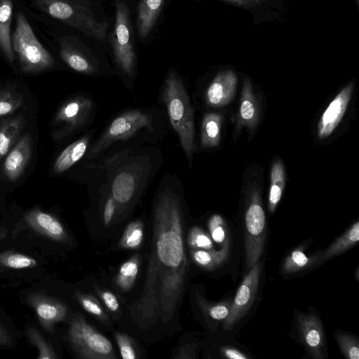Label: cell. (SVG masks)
<instances>
[{
    "label": "cell",
    "instance_id": "cb8c5ba5",
    "mask_svg": "<svg viewBox=\"0 0 359 359\" xmlns=\"http://www.w3.org/2000/svg\"><path fill=\"white\" fill-rule=\"evenodd\" d=\"M222 116L219 114H206L201 128V145L205 148L217 146L220 140Z\"/></svg>",
    "mask_w": 359,
    "mask_h": 359
},
{
    "label": "cell",
    "instance_id": "f1b7e54d",
    "mask_svg": "<svg viewBox=\"0 0 359 359\" xmlns=\"http://www.w3.org/2000/svg\"><path fill=\"white\" fill-rule=\"evenodd\" d=\"M23 104V95L13 88H0V116L13 113Z\"/></svg>",
    "mask_w": 359,
    "mask_h": 359
},
{
    "label": "cell",
    "instance_id": "d6a6232c",
    "mask_svg": "<svg viewBox=\"0 0 359 359\" xmlns=\"http://www.w3.org/2000/svg\"><path fill=\"white\" fill-rule=\"evenodd\" d=\"M80 302L83 308L90 314L95 316L103 323L108 320V317L99 302L91 295H81Z\"/></svg>",
    "mask_w": 359,
    "mask_h": 359
},
{
    "label": "cell",
    "instance_id": "4dcf8cb0",
    "mask_svg": "<svg viewBox=\"0 0 359 359\" xmlns=\"http://www.w3.org/2000/svg\"><path fill=\"white\" fill-rule=\"evenodd\" d=\"M212 240L219 244H224L229 239L228 229L223 217L219 215H213L208 223Z\"/></svg>",
    "mask_w": 359,
    "mask_h": 359
},
{
    "label": "cell",
    "instance_id": "484cf974",
    "mask_svg": "<svg viewBox=\"0 0 359 359\" xmlns=\"http://www.w3.org/2000/svg\"><path fill=\"white\" fill-rule=\"evenodd\" d=\"M140 266V257L135 255L119 268L115 277V283L123 292L130 290L135 281Z\"/></svg>",
    "mask_w": 359,
    "mask_h": 359
},
{
    "label": "cell",
    "instance_id": "6da1fadb",
    "mask_svg": "<svg viewBox=\"0 0 359 359\" xmlns=\"http://www.w3.org/2000/svg\"><path fill=\"white\" fill-rule=\"evenodd\" d=\"M184 218L178 198L162 192L153 212L151 252L144 288L130 308L137 328L146 331L167 325L182 299L189 264L187 257Z\"/></svg>",
    "mask_w": 359,
    "mask_h": 359
},
{
    "label": "cell",
    "instance_id": "ab89813d",
    "mask_svg": "<svg viewBox=\"0 0 359 359\" xmlns=\"http://www.w3.org/2000/svg\"><path fill=\"white\" fill-rule=\"evenodd\" d=\"M37 313L43 319L52 320L58 315V309L53 305L42 304L37 307Z\"/></svg>",
    "mask_w": 359,
    "mask_h": 359
},
{
    "label": "cell",
    "instance_id": "4316f807",
    "mask_svg": "<svg viewBox=\"0 0 359 359\" xmlns=\"http://www.w3.org/2000/svg\"><path fill=\"white\" fill-rule=\"evenodd\" d=\"M317 257H309L301 249L292 250L285 259L282 272L285 274H290L298 272L310 266Z\"/></svg>",
    "mask_w": 359,
    "mask_h": 359
},
{
    "label": "cell",
    "instance_id": "1f68e13d",
    "mask_svg": "<svg viewBox=\"0 0 359 359\" xmlns=\"http://www.w3.org/2000/svg\"><path fill=\"white\" fill-rule=\"evenodd\" d=\"M187 244L191 249H213L211 237L201 227H192L187 236Z\"/></svg>",
    "mask_w": 359,
    "mask_h": 359
},
{
    "label": "cell",
    "instance_id": "44dd1931",
    "mask_svg": "<svg viewBox=\"0 0 359 359\" xmlns=\"http://www.w3.org/2000/svg\"><path fill=\"white\" fill-rule=\"evenodd\" d=\"M137 187V180L130 172L123 171L116 176L111 185V194L116 203L125 204L133 198Z\"/></svg>",
    "mask_w": 359,
    "mask_h": 359
},
{
    "label": "cell",
    "instance_id": "3957f363",
    "mask_svg": "<svg viewBox=\"0 0 359 359\" xmlns=\"http://www.w3.org/2000/svg\"><path fill=\"white\" fill-rule=\"evenodd\" d=\"M50 16L81 32L86 36L107 41L109 22L99 20L90 0H32Z\"/></svg>",
    "mask_w": 359,
    "mask_h": 359
},
{
    "label": "cell",
    "instance_id": "52a82bcc",
    "mask_svg": "<svg viewBox=\"0 0 359 359\" xmlns=\"http://www.w3.org/2000/svg\"><path fill=\"white\" fill-rule=\"evenodd\" d=\"M70 337L76 350L83 358H117L111 341L82 317L77 318L72 323Z\"/></svg>",
    "mask_w": 359,
    "mask_h": 359
},
{
    "label": "cell",
    "instance_id": "5bb4252c",
    "mask_svg": "<svg viewBox=\"0 0 359 359\" xmlns=\"http://www.w3.org/2000/svg\"><path fill=\"white\" fill-rule=\"evenodd\" d=\"M238 79L231 70L218 73L209 85L206 91V102L212 107L227 104L233 97Z\"/></svg>",
    "mask_w": 359,
    "mask_h": 359
},
{
    "label": "cell",
    "instance_id": "9a60e30c",
    "mask_svg": "<svg viewBox=\"0 0 359 359\" xmlns=\"http://www.w3.org/2000/svg\"><path fill=\"white\" fill-rule=\"evenodd\" d=\"M32 140L29 133L24 134L8 151L3 170L11 180L18 179L23 173L32 155Z\"/></svg>",
    "mask_w": 359,
    "mask_h": 359
},
{
    "label": "cell",
    "instance_id": "f35d334b",
    "mask_svg": "<svg viewBox=\"0 0 359 359\" xmlns=\"http://www.w3.org/2000/svg\"><path fill=\"white\" fill-rule=\"evenodd\" d=\"M100 297L109 311L116 312L119 309V302L117 297L111 292L107 290L102 291Z\"/></svg>",
    "mask_w": 359,
    "mask_h": 359
},
{
    "label": "cell",
    "instance_id": "9c48e42d",
    "mask_svg": "<svg viewBox=\"0 0 359 359\" xmlns=\"http://www.w3.org/2000/svg\"><path fill=\"white\" fill-rule=\"evenodd\" d=\"M91 100L82 96L71 98L58 109L52 122V136L62 139L84 126L93 111Z\"/></svg>",
    "mask_w": 359,
    "mask_h": 359
},
{
    "label": "cell",
    "instance_id": "ffe728a7",
    "mask_svg": "<svg viewBox=\"0 0 359 359\" xmlns=\"http://www.w3.org/2000/svg\"><path fill=\"white\" fill-rule=\"evenodd\" d=\"M89 137H83L66 147L56 158L53 165L55 173L64 172L79 161L86 152Z\"/></svg>",
    "mask_w": 359,
    "mask_h": 359
},
{
    "label": "cell",
    "instance_id": "7a4b0ae2",
    "mask_svg": "<svg viewBox=\"0 0 359 359\" xmlns=\"http://www.w3.org/2000/svg\"><path fill=\"white\" fill-rule=\"evenodd\" d=\"M163 100L170 123L177 133L182 149L190 163L195 151L194 111L182 79L173 69L165 80Z\"/></svg>",
    "mask_w": 359,
    "mask_h": 359
},
{
    "label": "cell",
    "instance_id": "603a6c76",
    "mask_svg": "<svg viewBox=\"0 0 359 359\" xmlns=\"http://www.w3.org/2000/svg\"><path fill=\"white\" fill-rule=\"evenodd\" d=\"M359 241V222H355L347 231L337 238L322 254L321 262L339 255L353 247Z\"/></svg>",
    "mask_w": 359,
    "mask_h": 359
},
{
    "label": "cell",
    "instance_id": "f546056e",
    "mask_svg": "<svg viewBox=\"0 0 359 359\" xmlns=\"http://www.w3.org/2000/svg\"><path fill=\"white\" fill-rule=\"evenodd\" d=\"M335 339L346 358L358 359L359 341L356 337L341 332H334Z\"/></svg>",
    "mask_w": 359,
    "mask_h": 359
},
{
    "label": "cell",
    "instance_id": "277c9868",
    "mask_svg": "<svg viewBox=\"0 0 359 359\" xmlns=\"http://www.w3.org/2000/svg\"><path fill=\"white\" fill-rule=\"evenodd\" d=\"M11 43L22 72L37 74L53 67L55 61L52 55L39 42L25 16L20 12L17 15Z\"/></svg>",
    "mask_w": 359,
    "mask_h": 359
},
{
    "label": "cell",
    "instance_id": "d6986e66",
    "mask_svg": "<svg viewBox=\"0 0 359 359\" xmlns=\"http://www.w3.org/2000/svg\"><path fill=\"white\" fill-rule=\"evenodd\" d=\"M12 14V1L0 0V49L7 60L11 63L15 59L11 36Z\"/></svg>",
    "mask_w": 359,
    "mask_h": 359
},
{
    "label": "cell",
    "instance_id": "2e32d148",
    "mask_svg": "<svg viewBox=\"0 0 359 359\" xmlns=\"http://www.w3.org/2000/svg\"><path fill=\"white\" fill-rule=\"evenodd\" d=\"M166 0H140L136 9L135 28L140 40L154 31Z\"/></svg>",
    "mask_w": 359,
    "mask_h": 359
},
{
    "label": "cell",
    "instance_id": "7402d4cb",
    "mask_svg": "<svg viewBox=\"0 0 359 359\" xmlns=\"http://www.w3.org/2000/svg\"><path fill=\"white\" fill-rule=\"evenodd\" d=\"M252 93L250 81L245 79L241 97L240 118L241 122L250 128L255 125L258 118V107Z\"/></svg>",
    "mask_w": 359,
    "mask_h": 359
},
{
    "label": "cell",
    "instance_id": "e0dca14e",
    "mask_svg": "<svg viewBox=\"0 0 359 359\" xmlns=\"http://www.w3.org/2000/svg\"><path fill=\"white\" fill-rule=\"evenodd\" d=\"M26 125L25 117L20 114L0 123V160L11 150Z\"/></svg>",
    "mask_w": 359,
    "mask_h": 359
},
{
    "label": "cell",
    "instance_id": "30bf717a",
    "mask_svg": "<svg viewBox=\"0 0 359 359\" xmlns=\"http://www.w3.org/2000/svg\"><path fill=\"white\" fill-rule=\"evenodd\" d=\"M261 273L262 264L257 262L250 268L238 287L231 303L229 315L224 320L223 330L232 329L248 311L256 297Z\"/></svg>",
    "mask_w": 359,
    "mask_h": 359
},
{
    "label": "cell",
    "instance_id": "5b68a950",
    "mask_svg": "<svg viewBox=\"0 0 359 359\" xmlns=\"http://www.w3.org/2000/svg\"><path fill=\"white\" fill-rule=\"evenodd\" d=\"M107 39L118 68L125 74L133 76L137 60L133 29L129 8L127 4L121 0L115 1L114 29Z\"/></svg>",
    "mask_w": 359,
    "mask_h": 359
},
{
    "label": "cell",
    "instance_id": "7c38bea8",
    "mask_svg": "<svg viewBox=\"0 0 359 359\" xmlns=\"http://www.w3.org/2000/svg\"><path fill=\"white\" fill-rule=\"evenodd\" d=\"M297 325L302 341L313 358H325V338L323 325L314 313H299Z\"/></svg>",
    "mask_w": 359,
    "mask_h": 359
},
{
    "label": "cell",
    "instance_id": "60d3db41",
    "mask_svg": "<svg viewBox=\"0 0 359 359\" xmlns=\"http://www.w3.org/2000/svg\"><path fill=\"white\" fill-rule=\"evenodd\" d=\"M222 355L227 358L230 359H248L249 356L246 355L244 353L241 352L238 349L229 346H224L220 348Z\"/></svg>",
    "mask_w": 359,
    "mask_h": 359
},
{
    "label": "cell",
    "instance_id": "4fadbf2b",
    "mask_svg": "<svg viewBox=\"0 0 359 359\" xmlns=\"http://www.w3.org/2000/svg\"><path fill=\"white\" fill-rule=\"evenodd\" d=\"M353 83L346 86L332 100L323 112L318 124V136L320 139L328 137L341 121L350 101Z\"/></svg>",
    "mask_w": 359,
    "mask_h": 359
},
{
    "label": "cell",
    "instance_id": "8fae6325",
    "mask_svg": "<svg viewBox=\"0 0 359 359\" xmlns=\"http://www.w3.org/2000/svg\"><path fill=\"white\" fill-rule=\"evenodd\" d=\"M62 60L76 72L91 74L97 72V61L77 37L65 35L58 39Z\"/></svg>",
    "mask_w": 359,
    "mask_h": 359
},
{
    "label": "cell",
    "instance_id": "83f0119b",
    "mask_svg": "<svg viewBox=\"0 0 359 359\" xmlns=\"http://www.w3.org/2000/svg\"><path fill=\"white\" fill-rule=\"evenodd\" d=\"M143 238V224L140 220H135L129 223L126 228L119 245L124 249H137L142 245Z\"/></svg>",
    "mask_w": 359,
    "mask_h": 359
},
{
    "label": "cell",
    "instance_id": "d4e9b609",
    "mask_svg": "<svg viewBox=\"0 0 359 359\" xmlns=\"http://www.w3.org/2000/svg\"><path fill=\"white\" fill-rule=\"evenodd\" d=\"M285 182L283 163L278 160L273 163L271 172V185L268 201V209L272 213L278 204Z\"/></svg>",
    "mask_w": 359,
    "mask_h": 359
},
{
    "label": "cell",
    "instance_id": "ac0fdd59",
    "mask_svg": "<svg viewBox=\"0 0 359 359\" xmlns=\"http://www.w3.org/2000/svg\"><path fill=\"white\" fill-rule=\"evenodd\" d=\"M229 239L219 250L191 249L190 255L194 262L205 270H214L221 266L228 259L230 251Z\"/></svg>",
    "mask_w": 359,
    "mask_h": 359
},
{
    "label": "cell",
    "instance_id": "8d00e7d4",
    "mask_svg": "<svg viewBox=\"0 0 359 359\" xmlns=\"http://www.w3.org/2000/svg\"><path fill=\"white\" fill-rule=\"evenodd\" d=\"M7 265L14 269H22L31 266L36 262L25 256L20 255H13L7 259Z\"/></svg>",
    "mask_w": 359,
    "mask_h": 359
},
{
    "label": "cell",
    "instance_id": "e575fe53",
    "mask_svg": "<svg viewBox=\"0 0 359 359\" xmlns=\"http://www.w3.org/2000/svg\"><path fill=\"white\" fill-rule=\"evenodd\" d=\"M36 220L40 226L47 230L50 233L56 236H60L63 234L62 226L50 215L43 212H38L36 215Z\"/></svg>",
    "mask_w": 359,
    "mask_h": 359
},
{
    "label": "cell",
    "instance_id": "ba28073f",
    "mask_svg": "<svg viewBox=\"0 0 359 359\" xmlns=\"http://www.w3.org/2000/svg\"><path fill=\"white\" fill-rule=\"evenodd\" d=\"M151 126V117L140 110H129L116 116L88 154L92 158L114 142L127 138L139 130Z\"/></svg>",
    "mask_w": 359,
    "mask_h": 359
},
{
    "label": "cell",
    "instance_id": "d590c367",
    "mask_svg": "<svg viewBox=\"0 0 359 359\" xmlns=\"http://www.w3.org/2000/svg\"><path fill=\"white\" fill-rule=\"evenodd\" d=\"M231 304L222 302L204 306L206 313L214 320H225L229 313Z\"/></svg>",
    "mask_w": 359,
    "mask_h": 359
},
{
    "label": "cell",
    "instance_id": "8992f818",
    "mask_svg": "<svg viewBox=\"0 0 359 359\" xmlns=\"http://www.w3.org/2000/svg\"><path fill=\"white\" fill-rule=\"evenodd\" d=\"M266 237L264 211L257 193H254L248 203L245 214V252L246 269L249 270L259 259Z\"/></svg>",
    "mask_w": 359,
    "mask_h": 359
},
{
    "label": "cell",
    "instance_id": "b9f144b4",
    "mask_svg": "<svg viewBox=\"0 0 359 359\" xmlns=\"http://www.w3.org/2000/svg\"><path fill=\"white\" fill-rule=\"evenodd\" d=\"M237 6L250 8L255 7L266 0H224Z\"/></svg>",
    "mask_w": 359,
    "mask_h": 359
},
{
    "label": "cell",
    "instance_id": "836d02e7",
    "mask_svg": "<svg viewBox=\"0 0 359 359\" xmlns=\"http://www.w3.org/2000/svg\"><path fill=\"white\" fill-rule=\"evenodd\" d=\"M115 336L121 357L123 359L137 358V352L133 339L129 335L121 332H116Z\"/></svg>",
    "mask_w": 359,
    "mask_h": 359
},
{
    "label": "cell",
    "instance_id": "74e56055",
    "mask_svg": "<svg viewBox=\"0 0 359 359\" xmlns=\"http://www.w3.org/2000/svg\"><path fill=\"white\" fill-rule=\"evenodd\" d=\"M116 203L112 196L108 197L105 202L103 211V222L105 225H109L114 218L116 211Z\"/></svg>",
    "mask_w": 359,
    "mask_h": 359
}]
</instances>
